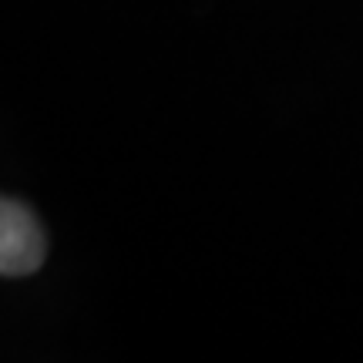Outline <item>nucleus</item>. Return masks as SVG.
<instances>
[{
  "mask_svg": "<svg viewBox=\"0 0 363 363\" xmlns=\"http://www.w3.org/2000/svg\"><path fill=\"white\" fill-rule=\"evenodd\" d=\"M44 256H48V242H44L38 216L24 202L4 199L0 206V272L30 276L34 269H40Z\"/></svg>",
  "mask_w": 363,
  "mask_h": 363,
  "instance_id": "1",
  "label": "nucleus"
}]
</instances>
